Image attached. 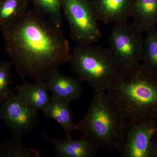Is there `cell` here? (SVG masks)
Masks as SVG:
<instances>
[{
  "mask_svg": "<svg viewBox=\"0 0 157 157\" xmlns=\"http://www.w3.org/2000/svg\"><path fill=\"white\" fill-rule=\"evenodd\" d=\"M1 32L10 61L23 80L26 76L45 79L70 61V45L61 29L35 9Z\"/></svg>",
  "mask_w": 157,
  "mask_h": 157,
  "instance_id": "cell-1",
  "label": "cell"
},
{
  "mask_svg": "<svg viewBox=\"0 0 157 157\" xmlns=\"http://www.w3.org/2000/svg\"><path fill=\"white\" fill-rule=\"evenodd\" d=\"M106 91L126 120L157 117V75L140 63L121 69Z\"/></svg>",
  "mask_w": 157,
  "mask_h": 157,
  "instance_id": "cell-2",
  "label": "cell"
},
{
  "mask_svg": "<svg viewBox=\"0 0 157 157\" xmlns=\"http://www.w3.org/2000/svg\"><path fill=\"white\" fill-rule=\"evenodd\" d=\"M126 121L106 90H95L86 114L76 124V131L99 150H116Z\"/></svg>",
  "mask_w": 157,
  "mask_h": 157,
  "instance_id": "cell-3",
  "label": "cell"
},
{
  "mask_svg": "<svg viewBox=\"0 0 157 157\" xmlns=\"http://www.w3.org/2000/svg\"><path fill=\"white\" fill-rule=\"evenodd\" d=\"M69 63L73 73L94 90H106L121 70L109 49L94 44H77Z\"/></svg>",
  "mask_w": 157,
  "mask_h": 157,
  "instance_id": "cell-4",
  "label": "cell"
},
{
  "mask_svg": "<svg viewBox=\"0 0 157 157\" xmlns=\"http://www.w3.org/2000/svg\"><path fill=\"white\" fill-rule=\"evenodd\" d=\"M116 150L121 157H157V117L126 121Z\"/></svg>",
  "mask_w": 157,
  "mask_h": 157,
  "instance_id": "cell-5",
  "label": "cell"
},
{
  "mask_svg": "<svg viewBox=\"0 0 157 157\" xmlns=\"http://www.w3.org/2000/svg\"><path fill=\"white\" fill-rule=\"evenodd\" d=\"M62 8L73 41L77 44H88L100 40L102 33L90 0H62Z\"/></svg>",
  "mask_w": 157,
  "mask_h": 157,
  "instance_id": "cell-6",
  "label": "cell"
},
{
  "mask_svg": "<svg viewBox=\"0 0 157 157\" xmlns=\"http://www.w3.org/2000/svg\"><path fill=\"white\" fill-rule=\"evenodd\" d=\"M143 33L134 22L113 25L108 39L109 49L121 69L140 63Z\"/></svg>",
  "mask_w": 157,
  "mask_h": 157,
  "instance_id": "cell-7",
  "label": "cell"
},
{
  "mask_svg": "<svg viewBox=\"0 0 157 157\" xmlns=\"http://www.w3.org/2000/svg\"><path fill=\"white\" fill-rule=\"evenodd\" d=\"M0 121L7 126L12 136L21 138L36 128L39 117L14 90L0 105Z\"/></svg>",
  "mask_w": 157,
  "mask_h": 157,
  "instance_id": "cell-8",
  "label": "cell"
},
{
  "mask_svg": "<svg viewBox=\"0 0 157 157\" xmlns=\"http://www.w3.org/2000/svg\"><path fill=\"white\" fill-rule=\"evenodd\" d=\"M135 0H90L98 21L113 24L128 22L132 17Z\"/></svg>",
  "mask_w": 157,
  "mask_h": 157,
  "instance_id": "cell-9",
  "label": "cell"
},
{
  "mask_svg": "<svg viewBox=\"0 0 157 157\" xmlns=\"http://www.w3.org/2000/svg\"><path fill=\"white\" fill-rule=\"evenodd\" d=\"M52 97L70 104L78 100L83 92L82 81L78 77L68 76L55 70L45 79Z\"/></svg>",
  "mask_w": 157,
  "mask_h": 157,
  "instance_id": "cell-10",
  "label": "cell"
},
{
  "mask_svg": "<svg viewBox=\"0 0 157 157\" xmlns=\"http://www.w3.org/2000/svg\"><path fill=\"white\" fill-rule=\"evenodd\" d=\"M52 144L56 156L58 157H93L97 155L99 149L83 137L74 140L72 137L63 139L43 135Z\"/></svg>",
  "mask_w": 157,
  "mask_h": 157,
  "instance_id": "cell-11",
  "label": "cell"
},
{
  "mask_svg": "<svg viewBox=\"0 0 157 157\" xmlns=\"http://www.w3.org/2000/svg\"><path fill=\"white\" fill-rule=\"evenodd\" d=\"M33 83L23 80L17 85L14 90L34 110L44 111L48 107L52 100L45 79H35Z\"/></svg>",
  "mask_w": 157,
  "mask_h": 157,
  "instance_id": "cell-12",
  "label": "cell"
},
{
  "mask_svg": "<svg viewBox=\"0 0 157 157\" xmlns=\"http://www.w3.org/2000/svg\"><path fill=\"white\" fill-rule=\"evenodd\" d=\"M69 103L58 98L52 97L48 107L43 111L47 118L56 121L64 130L67 138H71L72 132L76 131V124Z\"/></svg>",
  "mask_w": 157,
  "mask_h": 157,
  "instance_id": "cell-13",
  "label": "cell"
},
{
  "mask_svg": "<svg viewBox=\"0 0 157 157\" xmlns=\"http://www.w3.org/2000/svg\"><path fill=\"white\" fill-rule=\"evenodd\" d=\"M132 17L143 33L157 25V0H135Z\"/></svg>",
  "mask_w": 157,
  "mask_h": 157,
  "instance_id": "cell-14",
  "label": "cell"
},
{
  "mask_svg": "<svg viewBox=\"0 0 157 157\" xmlns=\"http://www.w3.org/2000/svg\"><path fill=\"white\" fill-rule=\"evenodd\" d=\"M30 0H0V30L9 28L24 15Z\"/></svg>",
  "mask_w": 157,
  "mask_h": 157,
  "instance_id": "cell-15",
  "label": "cell"
},
{
  "mask_svg": "<svg viewBox=\"0 0 157 157\" xmlns=\"http://www.w3.org/2000/svg\"><path fill=\"white\" fill-rule=\"evenodd\" d=\"M145 32L140 63L157 75V25L151 27Z\"/></svg>",
  "mask_w": 157,
  "mask_h": 157,
  "instance_id": "cell-16",
  "label": "cell"
},
{
  "mask_svg": "<svg viewBox=\"0 0 157 157\" xmlns=\"http://www.w3.org/2000/svg\"><path fill=\"white\" fill-rule=\"evenodd\" d=\"M39 152L29 148L21 138L13 137L0 144V157H40Z\"/></svg>",
  "mask_w": 157,
  "mask_h": 157,
  "instance_id": "cell-17",
  "label": "cell"
},
{
  "mask_svg": "<svg viewBox=\"0 0 157 157\" xmlns=\"http://www.w3.org/2000/svg\"><path fill=\"white\" fill-rule=\"evenodd\" d=\"M34 9L59 28L62 25V0H30Z\"/></svg>",
  "mask_w": 157,
  "mask_h": 157,
  "instance_id": "cell-18",
  "label": "cell"
},
{
  "mask_svg": "<svg viewBox=\"0 0 157 157\" xmlns=\"http://www.w3.org/2000/svg\"><path fill=\"white\" fill-rule=\"evenodd\" d=\"M11 61H0V105L7 99L13 90L10 87L11 81Z\"/></svg>",
  "mask_w": 157,
  "mask_h": 157,
  "instance_id": "cell-19",
  "label": "cell"
}]
</instances>
